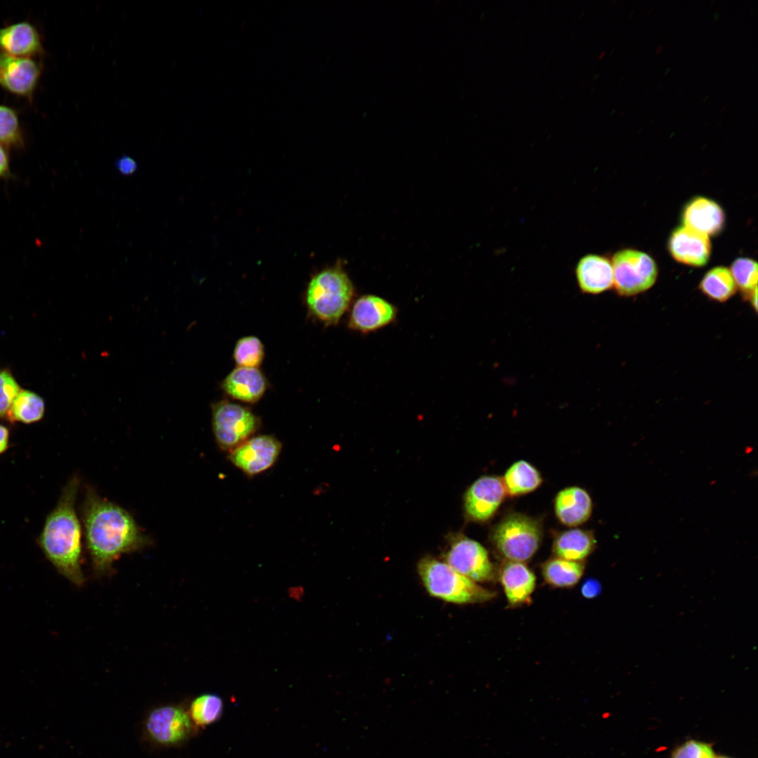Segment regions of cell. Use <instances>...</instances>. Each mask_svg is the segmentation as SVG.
<instances>
[{
    "label": "cell",
    "instance_id": "cell-1",
    "mask_svg": "<svg viewBox=\"0 0 758 758\" xmlns=\"http://www.w3.org/2000/svg\"><path fill=\"white\" fill-rule=\"evenodd\" d=\"M81 511L86 547L98 573L110 570L121 554L151 543L127 510L101 497L91 486L86 488Z\"/></svg>",
    "mask_w": 758,
    "mask_h": 758
},
{
    "label": "cell",
    "instance_id": "cell-2",
    "mask_svg": "<svg viewBox=\"0 0 758 758\" xmlns=\"http://www.w3.org/2000/svg\"><path fill=\"white\" fill-rule=\"evenodd\" d=\"M81 478L74 474L62 490L55 507L48 514L37 543L57 571L77 585L84 576L80 565L81 527L75 504Z\"/></svg>",
    "mask_w": 758,
    "mask_h": 758
},
{
    "label": "cell",
    "instance_id": "cell-3",
    "mask_svg": "<svg viewBox=\"0 0 758 758\" xmlns=\"http://www.w3.org/2000/svg\"><path fill=\"white\" fill-rule=\"evenodd\" d=\"M417 570L427 593L444 601L477 604L489 601L495 596L493 592L459 573L445 561L431 557L421 559Z\"/></svg>",
    "mask_w": 758,
    "mask_h": 758
},
{
    "label": "cell",
    "instance_id": "cell-4",
    "mask_svg": "<svg viewBox=\"0 0 758 758\" xmlns=\"http://www.w3.org/2000/svg\"><path fill=\"white\" fill-rule=\"evenodd\" d=\"M353 293V285L343 271L327 269L311 279L306 303L316 318L326 325L336 324L347 310Z\"/></svg>",
    "mask_w": 758,
    "mask_h": 758
},
{
    "label": "cell",
    "instance_id": "cell-5",
    "mask_svg": "<svg viewBox=\"0 0 758 758\" xmlns=\"http://www.w3.org/2000/svg\"><path fill=\"white\" fill-rule=\"evenodd\" d=\"M542 540L538 521L514 513L506 517L494 528L493 543L507 561L524 562L537 552Z\"/></svg>",
    "mask_w": 758,
    "mask_h": 758
},
{
    "label": "cell",
    "instance_id": "cell-6",
    "mask_svg": "<svg viewBox=\"0 0 758 758\" xmlns=\"http://www.w3.org/2000/svg\"><path fill=\"white\" fill-rule=\"evenodd\" d=\"M260 421L248 408L228 401L212 405V427L215 441L223 451H232L254 434Z\"/></svg>",
    "mask_w": 758,
    "mask_h": 758
},
{
    "label": "cell",
    "instance_id": "cell-7",
    "mask_svg": "<svg viewBox=\"0 0 758 758\" xmlns=\"http://www.w3.org/2000/svg\"><path fill=\"white\" fill-rule=\"evenodd\" d=\"M197 727L188 709L177 705L159 707L151 711L144 722L147 739L159 747H177L195 736Z\"/></svg>",
    "mask_w": 758,
    "mask_h": 758
},
{
    "label": "cell",
    "instance_id": "cell-8",
    "mask_svg": "<svg viewBox=\"0 0 758 758\" xmlns=\"http://www.w3.org/2000/svg\"><path fill=\"white\" fill-rule=\"evenodd\" d=\"M613 286L623 296H630L650 288L656 282L658 268L648 254L634 250L616 252L611 261Z\"/></svg>",
    "mask_w": 758,
    "mask_h": 758
},
{
    "label": "cell",
    "instance_id": "cell-9",
    "mask_svg": "<svg viewBox=\"0 0 758 758\" xmlns=\"http://www.w3.org/2000/svg\"><path fill=\"white\" fill-rule=\"evenodd\" d=\"M445 562L476 583L494 579L493 566L488 552L480 543L467 537L457 538L451 544L445 554Z\"/></svg>",
    "mask_w": 758,
    "mask_h": 758
},
{
    "label": "cell",
    "instance_id": "cell-10",
    "mask_svg": "<svg viewBox=\"0 0 758 758\" xmlns=\"http://www.w3.org/2000/svg\"><path fill=\"white\" fill-rule=\"evenodd\" d=\"M281 451V442L271 435L250 437L230 451V460L244 474L255 476L270 468Z\"/></svg>",
    "mask_w": 758,
    "mask_h": 758
},
{
    "label": "cell",
    "instance_id": "cell-11",
    "mask_svg": "<svg viewBox=\"0 0 758 758\" xmlns=\"http://www.w3.org/2000/svg\"><path fill=\"white\" fill-rule=\"evenodd\" d=\"M41 73L40 64L32 58L0 52V86L7 91L31 98Z\"/></svg>",
    "mask_w": 758,
    "mask_h": 758
},
{
    "label": "cell",
    "instance_id": "cell-12",
    "mask_svg": "<svg viewBox=\"0 0 758 758\" xmlns=\"http://www.w3.org/2000/svg\"><path fill=\"white\" fill-rule=\"evenodd\" d=\"M506 494L501 479L494 476L481 477L466 492V512L474 520L486 521L496 512Z\"/></svg>",
    "mask_w": 758,
    "mask_h": 758
},
{
    "label": "cell",
    "instance_id": "cell-13",
    "mask_svg": "<svg viewBox=\"0 0 758 758\" xmlns=\"http://www.w3.org/2000/svg\"><path fill=\"white\" fill-rule=\"evenodd\" d=\"M397 309L386 300L373 295L358 298L350 312L348 326L362 333L380 329L392 322Z\"/></svg>",
    "mask_w": 758,
    "mask_h": 758
},
{
    "label": "cell",
    "instance_id": "cell-14",
    "mask_svg": "<svg viewBox=\"0 0 758 758\" xmlns=\"http://www.w3.org/2000/svg\"><path fill=\"white\" fill-rule=\"evenodd\" d=\"M669 251L679 262L700 267L710 256L711 244L707 235L685 226L675 230L669 240Z\"/></svg>",
    "mask_w": 758,
    "mask_h": 758
},
{
    "label": "cell",
    "instance_id": "cell-15",
    "mask_svg": "<svg viewBox=\"0 0 758 758\" xmlns=\"http://www.w3.org/2000/svg\"><path fill=\"white\" fill-rule=\"evenodd\" d=\"M576 277L580 291L596 295L613 286V269L609 258L598 254H587L576 267Z\"/></svg>",
    "mask_w": 758,
    "mask_h": 758
},
{
    "label": "cell",
    "instance_id": "cell-16",
    "mask_svg": "<svg viewBox=\"0 0 758 758\" xmlns=\"http://www.w3.org/2000/svg\"><path fill=\"white\" fill-rule=\"evenodd\" d=\"M1 53L32 58L43 52L40 34L29 22H20L0 28Z\"/></svg>",
    "mask_w": 758,
    "mask_h": 758
},
{
    "label": "cell",
    "instance_id": "cell-17",
    "mask_svg": "<svg viewBox=\"0 0 758 758\" xmlns=\"http://www.w3.org/2000/svg\"><path fill=\"white\" fill-rule=\"evenodd\" d=\"M507 601L511 606L528 604L536 587V576L524 563L507 561L499 573Z\"/></svg>",
    "mask_w": 758,
    "mask_h": 758
},
{
    "label": "cell",
    "instance_id": "cell-18",
    "mask_svg": "<svg viewBox=\"0 0 758 758\" xmlns=\"http://www.w3.org/2000/svg\"><path fill=\"white\" fill-rule=\"evenodd\" d=\"M267 387L266 378L257 368H234L222 383L224 392L233 399L247 402L258 401Z\"/></svg>",
    "mask_w": 758,
    "mask_h": 758
},
{
    "label": "cell",
    "instance_id": "cell-19",
    "mask_svg": "<svg viewBox=\"0 0 758 758\" xmlns=\"http://www.w3.org/2000/svg\"><path fill=\"white\" fill-rule=\"evenodd\" d=\"M682 220L685 227L708 236L722 230L725 216L722 208L715 201L696 197L686 206Z\"/></svg>",
    "mask_w": 758,
    "mask_h": 758
},
{
    "label": "cell",
    "instance_id": "cell-20",
    "mask_svg": "<svg viewBox=\"0 0 758 758\" xmlns=\"http://www.w3.org/2000/svg\"><path fill=\"white\" fill-rule=\"evenodd\" d=\"M559 521L568 526H576L590 517L592 502L588 493L577 486L566 488L558 493L554 503Z\"/></svg>",
    "mask_w": 758,
    "mask_h": 758
},
{
    "label": "cell",
    "instance_id": "cell-21",
    "mask_svg": "<svg viewBox=\"0 0 758 758\" xmlns=\"http://www.w3.org/2000/svg\"><path fill=\"white\" fill-rule=\"evenodd\" d=\"M595 545V538L591 531L573 528L557 536L552 550L556 557L583 561L592 552Z\"/></svg>",
    "mask_w": 758,
    "mask_h": 758
},
{
    "label": "cell",
    "instance_id": "cell-22",
    "mask_svg": "<svg viewBox=\"0 0 758 758\" xmlns=\"http://www.w3.org/2000/svg\"><path fill=\"white\" fill-rule=\"evenodd\" d=\"M502 480L507 494L512 496L532 492L542 483L539 472L525 460H519L512 464Z\"/></svg>",
    "mask_w": 758,
    "mask_h": 758
},
{
    "label": "cell",
    "instance_id": "cell-23",
    "mask_svg": "<svg viewBox=\"0 0 758 758\" xmlns=\"http://www.w3.org/2000/svg\"><path fill=\"white\" fill-rule=\"evenodd\" d=\"M585 569L582 561H575L559 557L546 561L542 566V573L547 583L557 587H571L577 584Z\"/></svg>",
    "mask_w": 758,
    "mask_h": 758
},
{
    "label": "cell",
    "instance_id": "cell-24",
    "mask_svg": "<svg viewBox=\"0 0 758 758\" xmlns=\"http://www.w3.org/2000/svg\"><path fill=\"white\" fill-rule=\"evenodd\" d=\"M699 286L707 297L721 302L731 298L737 287L731 271L725 267H716L708 271Z\"/></svg>",
    "mask_w": 758,
    "mask_h": 758
},
{
    "label": "cell",
    "instance_id": "cell-25",
    "mask_svg": "<svg viewBox=\"0 0 758 758\" xmlns=\"http://www.w3.org/2000/svg\"><path fill=\"white\" fill-rule=\"evenodd\" d=\"M44 411L45 404L41 397L32 391L20 390L13 402L8 420L30 424L39 421Z\"/></svg>",
    "mask_w": 758,
    "mask_h": 758
},
{
    "label": "cell",
    "instance_id": "cell-26",
    "mask_svg": "<svg viewBox=\"0 0 758 758\" xmlns=\"http://www.w3.org/2000/svg\"><path fill=\"white\" fill-rule=\"evenodd\" d=\"M222 698L213 693H206L194 698L188 709L190 716L199 727L212 724L220 719L223 712Z\"/></svg>",
    "mask_w": 758,
    "mask_h": 758
},
{
    "label": "cell",
    "instance_id": "cell-27",
    "mask_svg": "<svg viewBox=\"0 0 758 758\" xmlns=\"http://www.w3.org/2000/svg\"><path fill=\"white\" fill-rule=\"evenodd\" d=\"M264 354V346L260 340L255 336L240 338L233 352L238 366L257 368L261 364Z\"/></svg>",
    "mask_w": 758,
    "mask_h": 758
},
{
    "label": "cell",
    "instance_id": "cell-28",
    "mask_svg": "<svg viewBox=\"0 0 758 758\" xmlns=\"http://www.w3.org/2000/svg\"><path fill=\"white\" fill-rule=\"evenodd\" d=\"M731 273L737 286L751 296L757 290V262L746 258L736 259L731 267Z\"/></svg>",
    "mask_w": 758,
    "mask_h": 758
},
{
    "label": "cell",
    "instance_id": "cell-29",
    "mask_svg": "<svg viewBox=\"0 0 758 758\" xmlns=\"http://www.w3.org/2000/svg\"><path fill=\"white\" fill-rule=\"evenodd\" d=\"M22 136L18 117L15 111L0 105V143L5 147L22 146Z\"/></svg>",
    "mask_w": 758,
    "mask_h": 758
},
{
    "label": "cell",
    "instance_id": "cell-30",
    "mask_svg": "<svg viewBox=\"0 0 758 758\" xmlns=\"http://www.w3.org/2000/svg\"><path fill=\"white\" fill-rule=\"evenodd\" d=\"M20 391V386L11 372L0 370V418L8 420L13 402Z\"/></svg>",
    "mask_w": 758,
    "mask_h": 758
},
{
    "label": "cell",
    "instance_id": "cell-31",
    "mask_svg": "<svg viewBox=\"0 0 758 758\" xmlns=\"http://www.w3.org/2000/svg\"><path fill=\"white\" fill-rule=\"evenodd\" d=\"M672 758H714V754L707 744L689 740L674 751Z\"/></svg>",
    "mask_w": 758,
    "mask_h": 758
},
{
    "label": "cell",
    "instance_id": "cell-32",
    "mask_svg": "<svg viewBox=\"0 0 758 758\" xmlns=\"http://www.w3.org/2000/svg\"><path fill=\"white\" fill-rule=\"evenodd\" d=\"M115 164L118 171L124 175L134 173L138 168L136 161L132 157L126 155L119 157Z\"/></svg>",
    "mask_w": 758,
    "mask_h": 758
},
{
    "label": "cell",
    "instance_id": "cell-33",
    "mask_svg": "<svg viewBox=\"0 0 758 758\" xmlns=\"http://www.w3.org/2000/svg\"><path fill=\"white\" fill-rule=\"evenodd\" d=\"M599 592L600 585L594 579H588L583 583L581 587L582 594L588 599L594 597Z\"/></svg>",
    "mask_w": 758,
    "mask_h": 758
},
{
    "label": "cell",
    "instance_id": "cell-34",
    "mask_svg": "<svg viewBox=\"0 0 758 758\" xmlns=\"http://www.w3.org/2000/svg\"><path fill=\"white\" fill-rule=\"evenodd\" d=\"M9 157L6 147L0 143V178L9 174Z\"/></svg>",
    "mask_w": 758,
    "mask_h": 758
},
{
    "label": "cell",
    "instance_id": "cell-35",
    "mask_svg": "<svg viewBox=\"0 0 758 758\" xmlns=\"http://www.w3.org/2000/svg\"><path fill=\"white\" fill-rule=\"evenodd\" d=\"M10 446V431L7 427L0 423V456L4 454Z\"/></svg>",
    "mask_w": 758,
    "mask_h": 758
},
{
    "label": "cell",
    "instance_id": "cell-36",
    "mask_svg": "<svg viewBox=\"0 0 758 758\" xmlns=\"http://www.w3.org/2000/svg\"><path fill=\"white\" fill-rule=\"evenodd\" d=\"M663 50V46H658V48H656V52H655V54H656V55H660V53H662Z\"/></svg>",
    "mask_w": 758,
    "mask_h": 758
},
{
    "label": "cell",
    "instance_id": "cell-37",
    "mask_svg": "<svg viewBox=\"0 0 758 758\" xmlns=\"http://www.w3.org/2000/svg\"><path fill=\"white\" fill-rule=\"evenodd\" d=\"M726 106H724V107H722V109H721V110L719 111V114H722V113H723V112L726 110Z\"/></svg>",
    "mask_w": 758,
    "mask_h": 758
},
{
    "label": "cell",
    "instance_id": "cell-38",
    "mask_svg": "<svg viewBox=\"0 0 758 758\" xmlns=\"http://www.w3.org/2000/svg\"><path fill=\"white\" fill-rule=\"evenodd\" d=\"M652 11H653V9H652V8H651V9H650V10L649 11V12H648V13H647V14H646V17H647V18H648V17L649 16V15L651 14V13L652 12Z\"/></svg>",
    "mask_w": 758,
    "mask_h": 758
},
{
    "label": "cell",
    "instance_id": "cell-39",
    "mask_svg": "<svg viewBox=\"0 0 758 758\" xmlns=\"http://www.w3.org/2000/svg\"><path fill=\"white\" fill-rule=\"evenodd\" d=\"M625 110H624V111H623V112H622V113H621V114H620V117H622L623 116H624V115H625Z\"/></svg>",
    "mask_w": 758,
    "mask_h": 758
},
{
    "label": "cell",
    "instance_id": "cell-40",
    "mask_svg": "<svg viewBox=\"0 0 758 758\" xmlns=\"http://www.w3.org/2000/svg\"><path fill=\"white\" fill-rule=\"evenodd\" d=\"M682 91H683V88H680V90H679V91H678V93H677V95H679V94H681V93L682 92Z\"/></svg>",
    "mask_w": 758,
    "mask_h": 758
},
{
    "label": "cell",
    "instance_id": "cell-41",
    "mask_svg": "<svg viewBox=\"0 0 758 758\" xmlns=\"http://www.w3.org/2000/svg\"><path fill=\"white\" fill-rule=\"evenodd\" d=\"M708 97H709L708 95L706 96V98L703 100V102H705L708 98Z\"/></svg>",
    "mask_w": 758,
    "mask_h": 758
},
{
    "label": "cell",
    "instance_id": "cell-42",
    "mask_svg": "<svg viewBox=\"0 0 758 758\" xmlns=\"http://www.w3.org/2000/svg\"><path fill=\"white\" fill-rule=\"evenodd\" d=\"M718 758H728V757H718Z\"/></svg>",
    "mask_w": 758,
    "mask_h": 758
}]
</instances>
